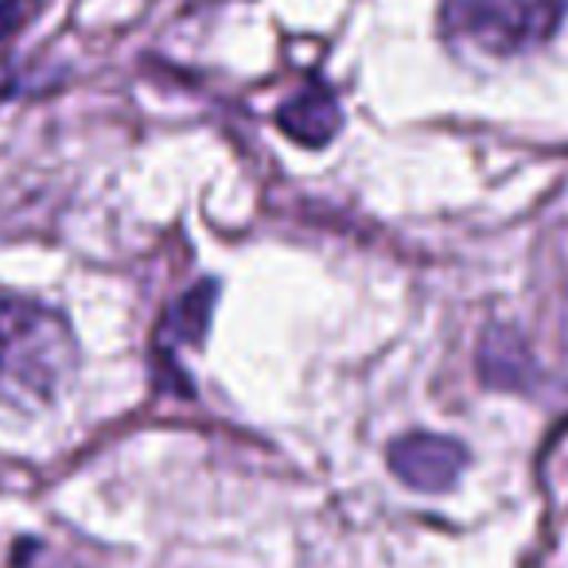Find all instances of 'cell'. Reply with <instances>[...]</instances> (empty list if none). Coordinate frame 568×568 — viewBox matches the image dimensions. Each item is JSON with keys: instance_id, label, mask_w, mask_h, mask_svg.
<instances>
[{"instance_id": "cell-1", "label": "cell", "mask_w": 568, "mask_h": 568, "mask_svg": "<svg viewBox=\"0 0 568 568\" xmlns=\"http://www.w3.org/2000/svg\"><path fill=\"white\" fill-rule=\"evenodd\" d=\"M79 366L74 332L55 308L24 296H0V402L43 409Z\"/></svg>"}, {"instance_id": "cell-2", "label": "cell", "mask_w": 568, "mask_h": 568, "mask_svg": "<svg viewBox=\"0 0 568 568\" xmlns=\"http://www.w3.org/2000/svg\"><path fill=\"white\" fill-rule=\"evenodd\" d=\"M568 0H440V32L495 59L541 48L565 24Z\"/></svg>"}, {"instance_id": "cell-6", "label": "cell", "mask_w": 568, "mask_h": 568, "mask_svg": "<svg viewBox=\"0 0 568 568\" xmlns=\"http://www.w3.org/2000/svg\"><path fill=\"white\" fill-rule=\"evenodd\" d=\"M214 296H219V288H214L211 281L195 284L187 296H183L180 304H175V312L168 316V324L175 327V335H183V339H203V327H206V312H211Z\"/></svg>"}, {"instance_id": "cell-4", "label": "cell", "mask_w": 568, "mask_h": 568, "mask_svg": "<svg viewBox=\"0 0 568 568\" xmlns=\"http://www.w3.org/2000/svg\"><path fill=\"white\" fill-rule=\"evenodd\" d=\"M479 374L490 389H514V394H526L537 382V363L529 355L526 339H521L514 327H487L479 343Z\"/></svg>"}, {"instance_id": "cell-7", "label": "cell", "mask_w": 568, "mask_h": 568, "mask_svg": "<svg viewBox=\"0 0 568 568\" xmlns=\"http://www.w3.org/2000/svg\"><path fill=\"white\" fill-rule=\"evenodd\" d=\"M43 12V0H0V51H9V43L32 24Z\"/></svg>"}, {"instance_id": "cell-5", "label": "cell", "mask_w": 568, "mask_h": 568, "mask_svg": "<svg viewBox=\"0 0 568 568\" xmlns=\"http://www.w3.org/2000/svg\"><path fill=\"white\" fill-rule=\"evenodd\" d=\"M276 125L293 136L296 144H308V149H324L343 125V110L335 102V94L320 82L304 87L301 94H293L288 102L276 110Z\"/></svg>"}, {"instance_id": "cell-3", "label": "cell", "mask_w": 568, "mask_h": 568, "mask_svg": "<svg viewBox=\"0 0 568 568\" xmlns=\"http://www.w3.org/2000/svg\"><path fill=\"white\" fill-rule=\"evenodd\" d=\"M467 448L440 433H409L389 444V471L420 495H444L467 467Z\"/></svg>"}]
</instances>
